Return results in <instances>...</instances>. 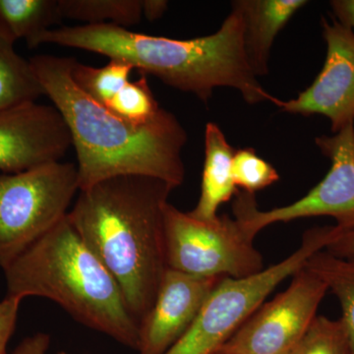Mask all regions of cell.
Segmentation results:
<instances>
[{
    "instance_id": "cell-18",
    "label": "cell",
    "mask_w": 354,
    "mask_h": 354,
    "mask_svg": "<svg viewBox=\"0 0 354 354\" xmlns=\"http://www.w3.org/2000/svg\"><path fill=\"white\" fill-rule=\"evenodd\" d=\"M64 18L85 25L111 24L127 28L139 24L143 17V0H58Z\"/></svg>"
},
{
    "instance_id": "cell-24",
    "label": "cell",
    "mask_w": 354,
    "mask_h": 354,
    "mask_svg": "<svg viewBox=\"0 0 354 354\" xmlns=\"http://www.w3.org/2000/svg\"><path fill=\"white\" fill-rule=\"evenodd\" d=\"M325 250L337 257L354 262V230L346 232L339 230V234Z\"/></svg>"
},
{
    "instance_id": "cell-6",
    "label": "cell",
    "mask_w": 354,
    "mask_h": 354,
    "mask_svg": "<svg viewBox=\"0 0 354 354\" xmlns=\"http://www.w3.org/2000/svg\"><path fill=\"white\" fill-rule=\"evenodd\" d=\"M79 190L74 162L58 160L0 174L2 270L68 215Z\"/></svg>"
},
{
    "instance_id": "cell-7",
    "label": "cell",
    "mask_w": 354,
    "mask_h": 354,
    "mask_svg": "<svg viewBox=\"0 0 354 354\" xmlns=\"http://www.w3.org/2000/svg\"><path fill=\"white\" fill-rule=\"evenodd\" d=\"M169 269L201 278L243 279L265 269L262 254L236 218L203 221L167 203L164 216Z\"/></svg>"
},
{
    "instance_id": "cell-28",
    "label": "cell",
    "mask_w": 354,
    "mask_h": 354,
    "mask_svg": "<svg viewBox=\"0 0 354 354\" xmlns=\"http://www.w3.org/2000/svg\"><path fill=\"white\" fill-rule=\"evenodd\" d=\"M55 354H68V353H64V351H62V353H57Z\"/></svg>"
},
{
    "instance_id": "cell-23",
    "label": "cell",
    "mask_w": 354,
    "mask_h": 354,
    "mask_svg": "<svg viewBox=\"0 0 354 354\" xmlns=\"http://www.w3.org/2000/svg\"><path fill=\"white\" fill-rule=\"evenodd\" d=\"M22 300L19 297L6 295L0 301V354H8L7 346L16 329Z\"/></svg>"
},
{
    "instance_id": "cell-22",
    "label": "cell",
    "mask_w": 354,
    "mask_h": 354,
    "mask_svg": "<svg viewBox=\"0 0 354 354\" xmlns=\"http://www.w3.org/2000/svg\"><path fill=\"white\" fill-rule=\"evenodd\" d=\"M232 176L237 189L251 194L269 187L279 179L277 169L252 148L235 151Z\"/></svg>"
},
{
    "instance_id": "cell-2",
    "label": "cell",
    "mask_w": 354,
    "mask_h": 354,
    "mask_svg": "<svg viewBox=\"0 0 354 354\" xmlns=\"http://www.w3.org/2000/svg\"><path fill=\"white\" fill-rule=\"evenodd\" d=\"M44 44L99 53L131 64L165 85L208 102L216 88L239 91L249 104L278 97L268 93L251 69L243 41V21L234 2L220 29L208 36L176 39L150 36L120 26L80 25L53 28L31 48Z\"/></svg>"
},
{
    "instance_id": "cell-4",
    "label": "cell",
    "mask_w": 354,
    "mask_h": 354,
    "mask_svg": "<svg viewBox=\"0 0 354 354\" xmlns=\"http://www.w3.org/2000/svg\"><path fill=\"white\" fill-rule=\"evenodd\" d=\"M6 295L46 298L77 322L137 351L139 324L68 216L3 270Z\"/></svg>"
},
{
    "instance_id": "cell-17",
    "label": "cell",
    "mask_w": 354,
    "mask_h": 354,
    "mask_svg": "<svg viewBox=\"0 0 354 354\" xmlns=\"http://www.w3.org/2000/svg\"><path fill=\"white\" fill-rule=\"evenodd\" d=\"M44 95L29 60L16 53L14 44L0 38V111L36 102Z\"/></svg>"
},
{
    "instance_id": "cell-21",
    "label": "cell",
    "mask_w": 354,
    "mask_h": 354,
    "mask_svg": "<svg viewBox=\"0 0 354 354\" xmlns=\"http://www.w3.org/2000/svg\"><path fill=\"white\" fill-rule=\"evenodd\" d=\"M288 354H351L341 318L317 315L304 337Z\"/></svg>"
},
{
    "instance_id": "cell-29",
    "label": "cell",
    "mask_w": 354,
    "mask_h": 354,
    "mask_svg": "<svg viewBox=\"0 0 354 354\" xmlns=\"http://www.w3.org/2000/svg\"><path fill=\"white\" fill-rule=\"evenodd\" d=\"M216 354H228V353H216Z\"/></svg>"
},
{
    "instance_id": "cell-25",
    "label": "cell",
    "mask_w": 354,
    "mask_h": 354,
    "mask_svg": "<svg viewBox=\"0 0 354 354\" xmlns=\"http://www.w3.org/2000/svg\"><path fill=\"white\" fill-rule=\"evenodd\" d=\"M50 346V335L37 333L25 337L11 354H48Z\"/></svg>"
},
{
    "instance_id": "cell-14",
    "label": "cell",
    "mask_w": 354,
    "mask_h": 354,
    "mask_svg": "<svg viewBox=\"0 0 354 354\" xmlns=\"http://www.w3.org/2000/svg\"><path fill=\"white\" fill-rule=\"evenodd\" d=\"M205 158L201 192L195 208L189 213L203 221L218 218V209L239 192L232 176L234 149L216 123L205 128Z\"/></svg>"
},
{
    "instance_id": "cell-9",
    "label": "cell",
    "mask_w": 354,
    "mask_h": 354,
    "mask_svg": "<svg viewBox=\"0 0 354 354\" xmlns=\"http://www.w3.org/2000/svg\"><path fill=\"white\" fill-rule=\"evenodd\" d=\"M291 278L286 290L261 305L218 353L288 354L308 330L329 291L305 266Z\"/></svg>"
},
{
    "instance_id": "cell-3",
    "label": "cell",
    "mask_w": 354,
    "mask_h": 354,
    "mask_svg": "<svg viewBox=\"0 0 354 354\" xmlns=\"http://www.w3.org/2000/svg\"><path fill=\"white\" fill-rule=\"evenodd\" d=\"M171 185L121 176L79 190L68 218L120 288L141 322L152 308L167 268L164 216Z\"/></svg>"
},
{
    "instance_id": "cell-19",
    "label": "cell",
    "mask_w": 354,
    "mask_h": 354,
    "mask_svg": "<svg viewBox=\"0 0 354 354\" xmlns=\"http://www.w3.org/2000/svg\"><path fill=\"white\" fill-rule=\"evenodd\" d=\"M133 66L120 59H109L108 64L93 67L80 64L74 58L71 76L77 87L102 106L129 82Z\"/></svg>"
},
{
    "instance_id": "cell-16",
    "label": "cell",
    "mask_w": 354,
    "mask_h": 354,
    "mask_svg": "<svg viewBox=\"0 0 354 354\" xmlns=\"http://www.w3.org/2000/svg\"><path fill=\"white\" fill-rule=\"evenodd\" d=\"M305 267L324 281L339 301L351 354H354L353 261L337 257L324 249L312 255Z\"/></svg>"
},
{
    "instance_id": "cell-8",
    "label": "cell",
    "mask_w": 354,
    "mask_h": 354,
    "mask_svg": "<svg viewBox=\"0 0 354 354\" xmlns=\"http://www.w3.org/2000/svg\"><path fill=\"white\" fill-rule=\"evenodd\" d=\"M316 146L329 158L328 174L305 196L283 207L261 211L255 194L239 191L235 195L234 218L249 236L278 223L299 218L330 216L339 230H354V124L328 136L316 137Z\"/></svg>"
},
{
    "instance_id": "cell-10",
    "label": "cell",
    "mask_w": 354,
    "mask_h": 354,
    "mask_svg": "<svg viewBox=\"0 0 354 354\" xmlns=\"http://www.w3.org/2000/svg\"><path fill=\"white\" fill-rule=\"evenodd\" d=\"M327 55L321 71L297 97L274 106L286 113L322 115L333 134L354 124V32L334 18L321 19Z\"/></svg>"
},
{
    "instance_id": "cell-1",
    "label": "cell",
    "mask_w": 354,
    "mask_h": 354,
    "mask_svg": "<svg viewBox=\"0 0 354 354\" xmlns=\"http://www.w3.org/2000/svg\"><path fill=\"white\" fill-rule=\"evenodd\" d=\"M29 62L68 127L80 190L121 176L153 177L174 189L183 185L188 135L174 113L162 108L147 124H131L77 87L73 57L41 55Z\"/></svg>"
},
{
    "instance_id": "cell-15",
    "label": "cell",
    "mask_w": 354,
    "mask_h": 354,
    "mask_svg": "<svg viewBox=\"0 0 354 354\" xmlns=\"http://www.w3.org/2000/svg\"><path fill=\"white\" fill-rule=\"evenodd\" d=\"M62 19L58 0H0V38L12 44L25 39L30 48Z\"/></svg>"
},
{
    "instance_id": "cell-26",
    "label": "cell",
    "mask_w": 354,
    "mask_h": 354,
    "mask_svg": "<svg viewBox=\"0 0 354 354\" xmlns=\"http://www.w3.org/2000/svg\"><path fill=\"white\" fill-rule=\"evenodd\" d=\"M330 7L332 17L354 32V0H332Z\"/></svg>"
},
{
    "instance_id": "cell-27",
    "label": "cell",
    "mask_w": 354,
    "mask_h": 354,
    "mask_svg": "<svg viewBox=\"0 0 354 354\" xmlns=\"http://www.w3.org/2000/svg\"><path fill=\"white\" fill-rule=\"evenodd\" d=\"M169 2L164 0H143V16L149 21L160 19L167 11Z\"/></svg>"
},
{
    "instance_id": "cell-13",
    "label": "cell",
    "mask_w": 354,
    "mask_h": 354,
    "mask_svg": "<svg viewBox=\"0 0 354 354\" xmlns=\"http://www.w3.org/2000/svg\"><path fill=\"white\" fill-rule=\"evenodd\" d=\"M243 21L247 59L256 77L269 74L274 39L291 18L308 4L306 0H234Z\"/></svg>"
},
{
    "instance_id": "cell-11",
    "label": "cell",
    "mask_w": 354,
    "mask_h": 354,
    "mask_svg": "<svg viewBox=\"0 0 354 354\" xmlns=\"http://www.w3.org/2000/svg\"><path fill=\"white\" fill-rule=\"evenodd\" d=\"M72 147L55 106L28 102L0 111V171L17 174L62 160Z\"/></svg>"
},
{
    "instance_id": "cell-5",
    "label": "cell",
    "mask_w": 354,
    "mask_h": 354,
    "mask_svg": "<svg viewBox=\"0 0 354 354\" xmlns=\"http://www.w3.org/2000/svg\"><path fill=\"white\" fill-rule=\"evenodd\" d=\"M337 234L335 225L310 228L285 260L246 278L221 279L189 330L164 354L218 353L277 286L302 269L312 255L327 248Z\"/></svg>"
},
{
    "instance_id": "cell-12",
    "label": "cell",
    "mask_w": 354,
    "mask_h": 354,
    "mask_svg": "<svg viewBox=\"0 0 354 354\" xmlns=\"http://www.w3.org/2000/svg\"><path fill=\"white\" fill-rule=\"evenodd\" d=\"M225 278H201L167 269L152 308L139 323L138 354H164L196 320L207 298Z\"/></svg>"
},
{
    "instance_id": "cell-20",
    "label": "cell",
    "mask_w": 354,
    "mask_h": 354,
    "mask_svg": "<svg viewBox=\"0 0 354 354\" xmlns=\"http://www.w3.org/2000/svg\"><path fill=\"white\" fill-rule=\"evenodd\" d=\"M104 106L121 120L134 125L147 124L162 109L143 73L138 80L129 81Z\"/></svg>"
}]
</instances>
